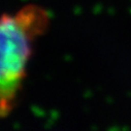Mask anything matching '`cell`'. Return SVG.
Returning <instances> with one entry per match:
<instances>
[{"label": "cell", "instance_id": "6da1fadb", "mask_svg": "<svg viewBox=\"0 0 131 131\" xmlns=\"http://www.w3.org/2000/svg\"><path fill=\"white\" fill-rule=\"evenodd\" d=\"M47 24V15L37 7H25L15 17L4 15L1 20V115L13 107L17 92L25 77L31 54V40Z\"/></svg>", "mask_w": 131, "mask_h": 131}]
</instances>
